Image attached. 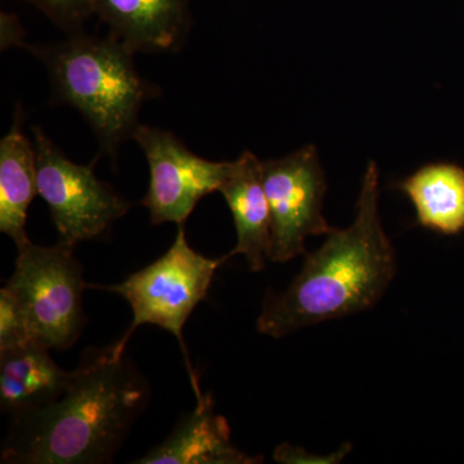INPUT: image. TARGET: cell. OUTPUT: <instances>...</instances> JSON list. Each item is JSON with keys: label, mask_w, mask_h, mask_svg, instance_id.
<instances>
[{"label": "cell", "mask_w": 464, "mask_h": 464, "mask_svg": "<svg viewBox=\"0 0 464 464\" xmlns=\"http://www.w3.org/2000/svg\"><path fill=\"white\" fill-rule=\"evenodd\" d=\"M149 398L148 381L130 357L118 355L114 344L90 348L60 399L12 417L0 462H111Z\"/></svg>", "instance_id": "obj_1"}, {"label": "cell", "mask_w": 464, "mask_h": 464, "mask_svg": "<svg viewBox=\"0 0 464 464\" xmlns=\"http://www.w3.org/2000/svg\"><path fill=\"white\" fill-rule=\"evenodd\" d=\"M380 172L366 168L355 221L333 230L283 295L266 302L257 320L261 334L282 338L306 326L369 310L396 274V255L382 226Z\"/></svg>", "instance_id": "obj_2"}, {"label": "cell", "mask_w": 464, "mask_h": 464, "mask_svg": "<svg viewBox=\"0 0 464 464\" xmlns=\"http://www.w3.org/2000/svg\"><path fill=\"white\" fill-rule=\"evenodd\" d=\"M50 72L54 96L87 119L101 146L114 157L139 125L152 87L140 76L132 54L111 34L108 38L74 34L65 42L33 48Z\"/></svg>", "instance_id": "obj_3"}, {"label": "cell", "mask_w": 464, "mask_h": 464, "mask_svg": "<svg viewBox=\"0 0 464 464\" xmlns=\"http://www.w3.org/2000/svg\"><path fill=\"white\" fill-rule=\"evenodd\" d=\"M228 258V255L217 259L204 257L188 246L185 228L179 225L176 239L166 255L130 275L123 283L100 286L121 295L132 307L133 322L123 338L114 343L115 353L124 355L128 341L140 326L150 324L166 329L181 344L192 389L195 395H201L183 341V328L195 307L206 299L217 268Z\"/></svg>", "instance_id": "obj_4"}, {"label": "cell", "mask_w": 464, "mask_h": 464, "mask_svg": "<svg viewBox=\"0 0 464 464\" xmlns=\"http://www.w3.org/2000/svg\"><path fill=\"white\" fill-rule=\"evenodd\" d=\"M14 273L5 286L25 310L36 341L47 348L67 350L83 329V292L88 284L74 248L58 243L18 246Z\"/></svg>", "instance_id": "obj_5"}, {"label": "cell", "mask_w": 464, "mask_h": 464, "mask_svg": "<svg viewBox=\"0 0 464 464\" xmlns=\"http://www.w3.org/2000/svg\"><path fill=\"white\" fill-rule=\"evenodd\" d=\"M38 195L50 208L60 243L74 246L100 237L127 215L130 203L97 179L92 166H79L34 127Z\"/></svg>", "instance_id": "obj_6"}, {"label": "cell", "mask_w": 464, "mask_h": 464, "mask_svg": "<svg viewBox=\"0 0 464 464\" xmlns=\"http://www.w3.org/2000/svg\"><path fill=\"white\" fill-rule=\"evenodd\" d=\"M262 173L271 213L268 259L285 264L304 255L308 237L333 230L322 212L325 176L314 146L262 161Z\"/></svg>", "instance_id": "obj_7"}, {"label": "cell", "mask_w": 464, "mask_h": 464, "mask_svg": "<svg viewBox=\"0 0 464 464\" xmlns=\"http://www.w3.org/2000/svg\"><path fill=\"white\" fill-rule=\"evenodd\" d=\"M132 139L148 159L149 191L141 204L148 208L151 224H185L197 204L219 191L230 173L232 161L198 157L168 130L139 124Z\"/></svg>", "instance_id": "obj_8"}, {"label": "cell", "mask_w": 464, "mask_h": 464, "mask_svg": "<svg viewBox=\"0 0 464 464\" xmlns=\"http://www.w3.org/2000/svg\"><path fill=\"white\" fill-rule=\"evenodd\" d=\"M262 458L248 456L231 441L230 427L215 411L210 393L197 396V406L160 445L134 460L140 464H253Z\"/></svg>", "instance_id": "obj_9"}, {"label": "cell", "mask_w": 464, "mask_h": 464, "mask_svg": "<svg viewBox=\"0 0 464 464\" xmlns=\"http://www.w3.org/2000/svg\"><path fill=\"white\" fill-rule=\"evenodd\" d=\"M94 14L130 51H172L190 24L188 0H93Z\"/></svg>", "instance_id": "obj_10"}, {"label": "cell", "mask_w": 464, "mask_h": 464, "mask_svg": "<svg viewBox=\"0 0 464 464\" xmlns=\"http://www.w3.org/2000/svg\"><path fill=\"white\" fill-rule=\"evenodd\" d=\"M230 208L237 243L228 256L241 255L255 273L264 270L271 246V213L266 197L262 161L246 151L232 161L230 173L219 188Z\"/></svg>", "instance_id": "obj_11"}, {"label": "cell", "mask_w": 464, "mask_h": 464, "mask_svg": "<svg viewBox=\"0 0 464 464\" xmlns=\"http://www.w3.org/2000/svg\"><path fill=\"white\" fill-rule=\"evenodd\" d=\"M41 343L0 351V405L16 415L38 411L63 395L72 378Z\"/></svg>", "instance_id": "obj_12"}, {"label": "cell", "mask_w": 464, "mask_h": 464, "mask_svg": "<svg viewBox=\"0 0 464 464\" xmlns=\"http://www.w3.org/2000/svg\"><path fill=\"white\" fill-rule=\"evenodd\" d=\"M35 150L21 130V115L0 142V231L16 246L30 241L26 234L27 210L35 195Z\"/></svg>", "instance_id": "obj_13"}, {"label": "cell", "mask_w": 464, "mask_h": 464, "mask_svg": "<svg viewBox=\"0 0 464 464\" xmlns=\"http://www.w3.org/2000/svg\"><path fill=\"white\" fill-rule=\"evenodd\" d=\"M399 188L413 203L418 224L444 235L464 231L462 167L429 164L400 182Z\"/></svg>", "instance_id": "obj_14"}, {"label": "cell", "mask_w": 464, "mask_h": 464, "mask_svg": "<svg viewBox=\"0 0 464 464\" xmlns=\"http://www.w3.org/2000/svg\"><path fill=\"white\" fill-rule=\"evenodd\" d=\"M39 343L25 310L16 295L3 286L0 290V351Z\"/></svg>", "instance_id": "obj_15"}, {"label": "cell", "mask_w": 464, "mask_h": 464, "mask_svg": "<svg viewBox=\"0 0 464 464\" xmlns=\"http://www.w3.org/2000/svg\"><path fill=\"white\" fill-rule=\"evenodd\" d=\"M41 9L56 25L76 30L94 14L93 0H26Z\"/></svg>", "instance_id": "obj_16"}, {"label": "cell", "mask_w": 464, "mask_h": 464, "mask_svg": "<svg viewBox=\"0 0 464 464\" xmlns=\"http://www.w3.org/2000/svg\"><path fill=\"white\" fill-rule=\"evenodd\" d=\"M350 451L351 445L344 444L343 447L338 449L334 453L329 454V456H316V454L308 453L304 449L292 447V445L289 444H282L280 447L275 449L274 459L276 460L277 463L283 464H335L344 459Z\"/></svg>", "instance_id": "obj_17"}]
</instances>
